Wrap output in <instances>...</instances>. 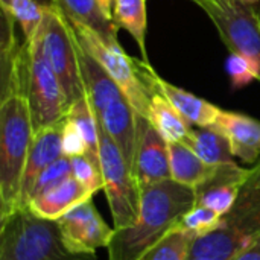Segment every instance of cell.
<instances>
[{
	"instance_id": "cell-1",
	"label": "cell",
	"mask_w": 260,
	"mask_h": 260,
	"mask_svg": "<svg viewBox=\"0 0 260 260\" xmlns=\"http://www.w3.org/2000/svg\"><path fill=\"white\" fill-rule=\"evenodd\" d=\"M34 137L26 93V44L2 50L0 216L18 209L21 181Z\"/></svg>"
},
{
	"instance_id": "cell-2",
	"label": "cell",
	"mask_w": 260,
	"mask_h": 260,
	"mask_svg": "<svg viewBox=\"0 0 260 260\" xmlns=\"http://www.w3.org/2000/svg\"><path fill=\"white\" fill-rule=\"evenodd\" d=\"M197 206L193 189L166 180L142 189L137 221L114 230L107 248L108 260H140L175 230L184 215Z\"/></svg>"
},
{
	"instance_id": "cell-3",
	"label": "cell",
	"mask_w": 260,
	"mask_h": 260,
	"mask_svg": "<svg viewBox=\"0 0 260 260\" xmlns=\"http://www.w3.org/2000/svg\"><path fill=\"white\" fill-rule=\"evenodd\" d=\"M78 41V40H76ZM85 96L102 128L120 148L133 169L137 113L105 69L78 43Z\"/></svg>"
},
{
	"instance_id": "cell-4",
	"label": "cell",
	"mask_w": 260,
	"mask_h": 260,
	"mask_svg": "<svg viewBox=\"0 0 260 260\" xmlns=\"http://www.w3.org/2000/svg\"><path fill=\"white\" fill-rule=\"evenodd\" d=\"M260 236V158L248 171L235 207L222 218L221 227L193 241L189 259L232 260Z\"/></svg>"
},
{
	"instance_id": "cell-5",
	"label": "cell",
	"mask_w": 260,
	"mask_h": 260,
	"mask_svg": "<svg viewBox=\"0 0 260 260\" xmlns=\"http://www.w3.org/2000/svg\"><path fill=\"white\" fill-rule=\"evenodd\" d=\"M0 260H98L94 254L70 251L55 221L17 209L0 216Z\"/></svg>"
},
{
	"instance_id": "cell-6",
	"label": "cell",
	"mask_w": 260,
	"mask_h": 260,
	"mask_svg": "<svg viewBox=\"0 0 260 260\" xmlns=\"http://www.w3.org/2000/svg\"><path fill=\"white\" fill-rule=\"evenodd\" d=\"M212 20L230 53L244 56L260 81V3L244 0H189Z\"/></svg>"
},
{
	"instance_id": "cell-7",
	"label": "cell",
	"mask_w": 260,
	"mask_h": 260,
	"mask_svg": "<svg viewBox=\"0 0 260 260\" xmlns=\"http://www.w3.org/2000/svg\"><path fill=\"white\" fill-rule=\"evenodd\" d=\"M26 44V93L34 133L59 123L67 116V102L56 73L46 55L43 30Z\"/></svg>"
},
{
	"instance_id": "cell-8",
	"label": "cell",
	"mask_w": 260,
	"mask_h": 260,
	"mask_svg": "<svg viewBox=\"0 0 260 260\" xmlns=\"http://www.w3.org/2000/svg\"><path fill=\"white\" fill-rule=\"evenodd\" d=\"M99 122V120H98ZM99 161L104 192L113 216L114 230L126 229L137 221L142 189L120 148L99 123Z\"/></svg>"
},
{
	"instance_id": "cell-9",
	"label": "cell",
	"mask_w": 260,
	"mask_h": 260,
	"mask_svg": "<svg viewBox=\"0 0 260 260\" xmlns=\"http://www.w3.org/2000/svg\"><path fill=\"white\" fill-rule=\"evenodd\" d=\"M41 30L46 55L58 76L69 110L76 101L85 98L75 32L64 12L52 3L44 6Z\"/></svg>"
},
{
	"instance_id": "cell-10",
	"label": "cell",
	"mask_w": 260,
	"mask_h": 260,
	"mask_svg": "<svg viewBox=\"0 0 260 260\" xmlns=\"http://www.w3.org/2000/svg\"><path fill=\"white\" fill-rule=\"evenodd\" d=\"M75 37L82 49H85L114 79V82L125 93L137 114L146 117L149 108V91L142 81L134 58H131L123 47L108 46L94 30L81 23L69 20Z\"/></svg>"
},
{
	"instance_id": "cell-11",
	"label": "cell",
	"mask_w": 260,
	"mask_h": 260,
	"mask_svg": "<svg viewBox=\"0 0 260 260\" xmlns=\"http://www.w3.org/2000/svg\"><path fill=\"white\" fill-rule=\"evenodd\" d=\"M56 222L64 245L81 254H94L98 248H108L114 229L104 221L93 204V198L76 206Z\"/></svg>"
},
{
	"instance_id": "cell-12",
	"label": "cell",
	"mask_w": 260,
	"mask_h": 260,
	"mask_svg": "<svg viewBox=\"0 0 260 260\" xmlns=\"http://www.w3.org/2000/svg\"><path fill=\"white\" fill-rule=\"evenodd\" d=\"M133 174L140 189L171 180L168 142L155 126L140 114H137L136 119Z\"/></svg>"
},
{
	"instance_id": "cell-13",
	"label": "cell",
	"mask_w": 260,
	"mask_h": 260,
	"mask_svg": "<svg viewBox=\"0 0 260 260\" xmlns=\"http://www.w3.org/2000/svg\"><path fill=\"white\" fill-rule=\"evenodd\" d=\"M134 61H136L137 72L142 81L145 82V85L158 90L190 125H195L198 128H210L215 125L221 113L219 107L168 82L166 79L157 75V72L152 69L149 61L137 59V58H134Z\"/></svg>"
},
{
	"instance_id": "cell-14",
	"label": "cell",
	"mask_w": 260,
	"mask_h": 260,
	"mask_svg": "<svg viewBox=\"0 0 260 260\" xmlns=\"http://www.w3.org/2000/svg\"><path fill=\"white\" fill-rule=\"evenodd\" d=\"M248 171L238 163L213 166L210 175L193 189L197 206L209 207L224 218L235 207Z\"/></svg>"
},
{
	"instance_id": "cell-15",
	"label": "cell",
	"mask_w": 260,
	"mask_h": 260,
	"mask_svg": "<svg viewBox=\"0 0 260 260\" xmlns=\"http://www.w3.org/2000/svg\"><path fill=\"white\" fill-rule=\"evenodd\" d=\"M62 122L43 128L34 133L32 143L29 148L26 168L21 181V192H20V204L18 209H26L29 195L44 169H47L52 163L58 158L64 157L62 146H61V133H62Z\"/></svg>"
},
{
	"instance_id": "cell-16",
	"label": "cell",
	"mask_w": 260,
	"mask_h": 260,
	"mask_svg": "<svg viewBox=\"0 0 260 260\" xmlns=\"http://www.w3.org/2000/svg\"><path fill=\"white\" fill-rule=\"evenodd\" d=\"M227 137L235 157L254 165L260 158V122L241 113L221 110L213 126Z\"/></svg>"
},
{
	"instance_id": "cell-17",
	"label": "cell",
	"mask_w": 260,
	"mask_h": 260,
	"mask_svg": "<svg viewBox=\"0 0 260 260\" xmlns=\"http://www.w3.org/2000/svg\"><path fill=\"white\" fill-rule=\"evenodd\" d=\"M90 198H93V195L85 187H82L75 177H70L64 183L32 198L26 209H29L30 213L41 219L58 221L67 212Z\"/></svg>"
},
{
	"instance_id": "cell-18",
	"label": "cell",
	"mask_w": 260,
	"mask_h": 260,
	"mask_svg": "<svg viewBox=\"0 0 260 260\" xmlns=\"http://www.w3.org/2000/svg\"><path fill=\"white\" fill-rule=\"evenodd\" d=\"M52 5L59 8L69 20L94 30L108 46L122 47L117 40L120 27L101 11L96 0H52Z\"/></svg>"
},
{
	"instance_id": "cell-19",
	"label": "cell",
	"mask_w": 260,
	"mask_h": 260,
	"mask_svg": "<svg viewBox=\"0 0 260 260\" xmlns=\"http://www.w3.org/2000/svg\"><path fill=\"white\" fill-rule=\"evenodd\" d=\"M146 88L149 91V108L146 119L166 139V142L186 143L192 133V125L158 90L152 87Z\"/></svg>"
},
{
	"instance_id": "cell-20",
	"label": "cell",
	"mask_w": 260,
	"mask_h": 260,
	"mask_svg": "<svg viewBox=\"0 0 260 260\" xmlns=\"http://www.w3.org/2000/svg\"><path fill=\"white\" fill-rule=\"evenodd\" d=\"M171 180L197 189L213 171V166L204 163L187 145L180 142H168Z\"/></svg>"
},
{
	"instance_id": "cell-21",
	"label": "cell",
	"mask_w": 260,
	"mask_h": 260,
	"mask_svg": "<svg viewBox=\"0 0 260 260\" xmlns=\"http://www.w3.org/2000/svg\"><path fill=\"white\" fill-rule=\"evenodd\" d=\"M184 145H187L204 163L210 166L236 163L227 137L215 128H192Z\"/></svg>"
},
{
	"instance_id": "cell-22",
	"label": "cell",
	"mask_w": 260,
	"mask_h": 260,
	"mask_svg": "<svg viewBox=\"0 0 260 260\" xmlns=\"http://www.w3.org/2000/svg\"><path fill=\"white\" fill-rule=\"evenodd\" d=\"M113 20L119 27L129 32L139 46L142 59L148 61L146 50V0H114Z\"/></svg>"
},
{
	"instance_id": "cell-23",
	"label": "cell",
	"mask_w": 260,
	"mask_h": 260,
	"mask_svg": "<svg viewBox=\"0 0 260 260\" xmlns=\"http://www.w3.org/2000/svg\"><path fill=\"white\" fill-rule=\"evenodd\" d=\"M67 117L72 119L81 129L88 149L87 155L99 161V122L87 96L69 107Z\"/></svg>"
},
{
	"instance_id": "cell-24",
	"label": "cell",
	"mask_w": 260,
	"mask_h": 260,
	"mask_svg": "<svg viewBox=\"0 0 260 260\" xmlns=\"http://www.w3.org/2000/svg\"><path fill=\"white\" fill-rule=\"evenodd\" d=\"M197 238L183 227H177L140 260H189L190 247Z\"/></svg>"
},
{
	"instance_id": "cell-25",
	"label": "cell",
	"mask_w": 260,
	"mask_h": 260,
	"mask_svg": "<svg viewBox=\"0 0 260 260\" xmlns=\"http://www.w3.org/2000/svg\"><path fill=\"white\" fill-rule=\"evenodd\" d=\"M12 15L21 27L24 41H29L38 34L43 24L44 6L35 0H12Z\"/></svg>"
},
{
	"instance_id": "cell-26",
	"label": "cell",
	"mask_w": 260,
	"mask_h": 260,
	"mask_svg": "<svg viewBox=\"0 0 260 260\" xmlns=\"http://www.w3.org/2000/svg\"><path fill=\"white\" fill-rule=\"evenodd\" d=\"M221 222L222 216L215 210L203 206H195L184 215V218L180 222V227L186 229L198 239L216 232L221 227Z\"/></svg>"
},
{
	"instance_id": "cell-27",
	"label": "cell",
	"mask_w": 260,
	"mask_h": 260,
	"mask_svg": "<svg viewBox=\"0 0 260 260\" xmlns=\"http://www.w3.org/2000/svg\"><path fill=\"white\" fill-rule=\"evenodd\" d=\"M70 163H72L73 177L91 195L98 193L99 190H104V177L99 161L93 160L90 155L85 154L70 158Z\"/></svg>"
},
{
	"instance_id": "cell-28",
	"label": "cell",
	"mask_w": 260,
	"mask_h": 260,
	"mask_svg": "<svg viewBox=\"0 0 260 260\" xmlns=\"http://www.w3.org/2000/svg\"><path fill=\"white\" fill-rule=\"evenodd\" d=\"M70 177H73L70 158H69V157H61V158H58L55 163H52L47 169H44V171L41 172V175L38 177V180H37V183H35V186H34V189H32V192H30V195H29L27 203H29L32 198H35V197L44 193L46 190H49V189H52V187L61 184V183H64V181H66L67 178H70ZM26 206H27V204H26Z\"/></svg>"
},
{
	"instance_id": "cell-29",
	"label": "cell",
	"mask_w": 260,
	"mask_h": 260,
	"mask_svg": "<svg viewBox=\"0 0 260 260\" xmlns=\"http://www.w3.org/2000/svg\"><path fill=\"white\" fill-rule=\"evenodd\" d=\"M61 146L64 157L73 158L79 155H85L88 152L87 143L84 140V136L78 125L66 116L62 123V133H61Z\"/></svg>"
},
{
	"instance_id": "cell-30",
	"label": "cell",
	"mask_w": 260,
	"mask_h": 260,
	"mask_svg": "<svg viewBox=\"0 0 260 260\" xmlns=\"http://www.w3.org/2000/svg\"><path fill=\"white\" fill-rule=\"evenodd\" d=\"M227 72L232 79L233 88H242L248 85L251 81L257 79V75L253 69V66L241 55L230 53L227 59Z\"/></svg>"
},
{
	"instance_id": "cell-31",
	"label": "cell",
	"mask_w": 260,
	"mask_h": 260,
	"mask_svg": "<svg viewBox=\"0 0 260 260\" xmlns=\"http://www.w3.org/2000/svg\"><path fill=\"white\" fill-rule=\"evenodd\" d=\"M232 260H260V236L254 239L247 248L239 251Z\"/></svg>"
},
{
	"instance_id": "cell-32",
	"label": "cell",
	"mask_w": 260,
	"mask_h": 260,
	"mask_svg": "<svg viewBox=\"0 0 260 260\" xmlns=\"http://www.w3.org/2000/svg\"><path fill=\"white\" fill-rule=\"evenodd\" d=\"M98 6L101 8V11L110 18L113 20V6H114V0H96ZM114 21V20H113Z\"/></svg>"
},
{
	"instance_id": "cell-33",
	"label": "cell",
	"mask_w": 260,
	"mask_h": 260,
	"mask_svg": "<svg viewBox=\"0 0 260 260\" xmlns=\"http://www.w3.org/2000/svg\"><path fill=\"white\" fill-rule=\"evenodd\" d=\"M247 3H251V5H256V3H260V0H244Z\"/></svg>"
},
{
	"instance_id": "cell-34",
	"label": "cell",
	"mask_w": 260,
	"mask_h": 260,
	"mask_svg": "<svg viewBox=\"0 0 260 260\" xmlns=\"http://www.w3.org/2000/svg\"><path fill=\"white\" fill-rule=\"evenodd\" d=\"M189 260H216V259H207V257H198V259H189Z\"/></svg>"
}]
</instances>
